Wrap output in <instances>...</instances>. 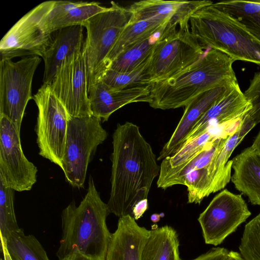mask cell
Segmentation results:
<instances>
[{"mask_svg":"<svg viewBox=\"0 0 260 260\" xmlns=\"http://www.w3.org/2000/svg\"><path fill=\"white\" fill-rule=\"evenodd\" d=\"M111 190L107 205L110 213L132 216L135 205L147 199L160 166L139 127L118 123L112 136ZM133 217V216H132Z\"/></svg>","mask_w":260,"mask_h":260,"instance_id":"6da1fadb","label":"cell"},{"mask_svg":"<svg viewBox=\"0 0 260 260\" xmlns=\"http://www.w3.org/2000/svg\"><path fill=\"white\" fill-rule=\"evenodd\" d=\"M110 213L90 176L87 193L79 205L73 201L62 211L58 260L75 252L92 260H106L112 235L106 223Z\"/></svg>","mask_w":260,"mask_h":260,"instance_id":"7a4b0ae2","label":"cell"},{"mask_svg":"<svg viewBox=\"0 0 260 260\" xmlns=\"http://www.w3.org/2000/svg\"><path fill=\"white\" fill-rule=\"evenodd\" d=\"M235 61L220 51L208 48L199 59L180 74L152 84L149 106L161 110L185 107L203 92L237 82L233 69Z\"/></svg>","mask_w":260,"mask_h":260,"instance_id":"3957f363","label":"cell"},{"mask_svg":"<svg viewBox=\"0 0 260 260\" xmlns=\"http://www.w3.org/2000/svg\"><path fill=\"white\" fill-rule=\"evenodd\" d=\"M212 4L197 10L189 19L190 30L201 46L220 51L235 61L260 66V42Z\"/></svg>","mask_w":260,"mask_h":260,"instance_id":"277c9868","label":"cell"},{"mask_svg":"<svg viewBox=\"0 0 260 260\" xmlns=\"http://www.w3.org/2000/svg\"><path fill=\"white\" fill-rule=\"evenodd\" d=\"M111 4L108 10L94 15L83 24L87 32L83 52L87 90L100 81L107 70V57L132 16L128 8L114 2Z\"/></svg>","mask_w":260,"mask_h":260,"instance_id":"5b68a950","label":"cell"},{"mask_svg":"<svg viewBox=\"0 0 260 260\" xmlns=\"http://www.w3.org/2000/svg\"><path fill=\"white\" fill-rule=\"evenodd\" d=\"M203 49L189 28L166 29L146 66L147 84L166 81L180 74L203 55Z\"/></svg>","mask_w":260,"mask_h":260,"instance_id":"8992f818","label":"cell"},{"mask_svg":"<svg viewBox=\"0 0 260 260\" xmlns=\"http://www.w3.org/2000/svg\"><path fill=\"white\" fill-rule=\"evenodd\" d=\"M101 121L93 116H69L66 143L60 168L67 181L78 188L83 187L88 165L98 146L108 137Z\"/></svg>","mask_w":260,"mask_h":260,"instance_id":"52a82bcc","label":"cell"},{"mask_svg":"<svg viewBox=\"0 0 260 260\" xmlns=\"http://www.w3.org/2000/svg\"><path fill=\"white\" fill-rule=\"evenodd\" d=\"M32 99L38 109L36 132L39 154L60 168L70 115L49 84H43Z\"/></svg>","mask_w":260,"mask_h":260,"instance_id":"ba28073f","label":"cell"},{"mask_svg":"<svg viewBox=\"0 0 260 260\" xmlns=\"http://www.w3.org/2000/svg\"><path fill=\"white\" fill-rule=\"evenodd\" d=\"M41 61L38 56L25 57L16 62L0 59V115L8 118L20 134L26 107L33 97V77Z\"/></svg>","mask_w":260,"mask_h":260,"instance_id":"9c48e42d","label":"cell"},{"mask_svg":"<svg viewBox=\"0 0 260 260\" xmlns=\"http://www.w3.org/2000/svg\"><path fill=\"white\" fill-rule=\"evenodd\" d=\"M250 215L242 194L223 190L214 197L198 218L205 243L220 244Z\"/></svg>","mask_w":260,"mask_h":260,"instance_id":"30bf717a","label":"cell"},{"mask_svg":"<svg viewBox=\"0 0 260 260\" xmlns=\"http://www.w3.org/2000/svg\"><path fill=\"white\" fill-rule=\"evenodd\" d=\"M52 1L43 2L22 16L0 42L1 59L22 56L42 57L51 34L44 29L42 20Z\"/></svg>","mask_w":260,"mask_h":260,"instance_id":"8fae6325","label":"cell"},{"mask_svg":"<svg viewBox=\"0 0 260 260\" xmlns=\"http://www.w3.org/2000/svg\"><path fill=\"white\" fill-rule=\"evenodd\" d=\"M37 172L22 151L20 134L8 118L0 115V180L15 191H28L37 182Z\"/></svg>","mask_w":260,"mask_h":260,"instance_id":"7c38bea8","label":"cell"},{"mask_svg":"<svg viewBox=\"0 0 260 260\" xmlns=\"http://www.w3.org/2000/svg\"><path fill=\"white\" fill-rule=\"evenodd\" d=\"M49 85L70 116H92L83 49L62 61Z\"/></svg>","mask_w":260,"mask_h":260,"instance_id":"4fadbf2b","label":"cell"},{"mask_svg":"<svg viewBox=\"0 0 260 260\" xmlns=\"http://www.w3.org/2000/svg\"><path fill=\"white\" fill-rule=\"evenodd\" d=\"M251 108L238 82L234 83L202 115L186 137L183 144L209 129L242 119Z\"/></svg>","mask_w":260,"mask_h":260,"instance_id":"5bb4252c","label":"cell"},{"mask_svg":"<svg viewBox=\"0 0 260 260\" xmlns=\"http://www.w3.org/2000/svg\"><path fill=\"white\" fill-rule=\"evenodd\" d=\"M212 3L210 1H140L128 8L132 14L128 24L158 17L171 20L169 28L177 26L189 28L191 15L200 8Z\"/></svg>","mask_w":260,"mask_h":260,"instance_id":"9a60e30c","label":"cell"},{"mask_svg":"<svg viewBox=\"0 0 260 260\" xmlns=\"http://www.w3.org/2000/svg\"><path fill=\"white\" fill-rule=\"evenodd\" d=\"M150 85H140L116 90L100 81L87 90L92 115L102 122L111 114L128 104L150 102Z\"/></svg>","mask_w":260,"mask_h":260,"instance_id":"2e32d148","label":"cell"},{"mask_svg":"<svg viewBox=\"0 0 260 260\" xmlns=\"http://www.w3.org/2000/svg\"><path fill=\"white\" fill-rule=\"evenodd\" d=\"M82 25H74L53 32L42 57L44 62L43 84H49L62 61L83 49L85 40Z\"/></svg>","mask_w":260,"mask_h":260,"instance_id":"e0dca14e","label":"cell"},{"mask_svg":"<svg viewBox=\"0 0 260 260\" xmlns=\"http://www.w3.org/2000/svg\"><path fill=\"white\" fill-rule=\"evenodd\" d=\"M150 230L139 226L131 215L119 217L112 235L106 260H141Z\"/></svg>","mask_w":260,"mask_h":260,"instance_id":"ac0fdd59","label":"cell"},{"mask_svg":"<svg viewBox=\"0 0 260 260\" xmlns=\"http://www.w3.org/2000/svg\"><path fill=\"white\" fill-rule=\"evenodd\" d=\"M231 85L203 92L185 106L182 117L171 137L160 151L157 160H162L173 154L181 147L186 137L202 115L225 93Z\"/></svg>","mask_w":260,"mask_h":260,"instance_id":"d6986e66","label":"cell"},{"mask_svg":"<svg viewBox=\"0 0 260 260\" xmlns=\"http://www.w3.org/2000/svg\"><path fill=\"white\" fill-rule=\"evenodd\" d=\"M98 2L52 1L43 18L45 31L51 34L62 28L82 25L90 17L109 9Z\"/></svg>","mask_w":260,"mask_h":260,"instance_id":"ffe728a7","label":"cell"},{"mask_svg":"<svg viewBox=\"0 0 260 260\" xmlns=\"http://www.w3.org/2000/svg\"><path fill=\"white\" fill-rule=\"evenodd\" d=\"M232 160L234 173L231 180L235 188L251 204L260 206V156L250 146Z\"/></svg>","mask_w":260,"mask_h":260,"instance_id":"44dd1931","label":"cell"},{"mask_svg":"<svg viewBox=\"0 0 260 260\" xmlns=\"http://www.w3.org/2000/svg\"><path fill=\"white\" fill-rule=\"evenodd\" d=\"M170 22V19L156 17L128 24L107 57V70L110 63L123 50L133 45L154 37L156 34H162Z\"/></svg>","mask_w":260,"mask_h":260,"instance_id":"7402d4cb","label":"cell"},{"mask_svg":"<svg viewBox=\"0 0 260 260\" xmlns=\"http://www.w3.org/2000/svg\"><path fill=\"white\" fill-rule=\"evenodd\" d=\"M177 231L166 225L150 230L141 260H181Z\"/></svg>","mask_w":260,"mask_h":260,"instance_id":"603a6c76","label":"cell"},{"mask_svg":"<svg viewBox=\"0 0 260 260\" xmlns=\"http://www.w3.org/2000/svg\"><path fill=\"white\" fill-rule=\"evenodd\" d=\"M212 4L235 20L260 42V0L225 1Z\"/></svg>","mask_w":260,"mask_h":260,"instance_id":"cb8c5ba5","label":"cell"},{"mask_svg":"<svg viewBox=\"0 0 260 260\" xmlns=\"http://www.w3.org/2000/svg\"><path fill=\"white\" fill-rule=\"evenodd\" d=\"M229 137L218 138L211 146L202 151L184 167L178 169L160 171L157 181V187L166 189L176 185H184L186 178L190 173L208 166L217 150Z\"/></svg>","mask_w":260,"mask_h":260,"instance_id":"d4e9b609","label":"cell"},{"mask_svg":"<svg viewBox=\"0 0 260 260\" xmlns=\"http://www.w3.org/2000/svg\"><path fill=\"white\" fill-rule=\"evenodd\" d=\"M4 240L12 260H50L38 240L32 235H25L21 228Z\"/></svg>","mask_w":260,"mask_h":260,"instance_id":"484cf974","label":"cell"},{"mask_svg":"<svg viewBox=\"0 0 260 260\" xmlns=\"http://www.w3.org/2000/svg\"><path fill=\"white\" fill-rule=\"evenodd\" d=\"M152 38L133 45L123 50L110 63V69L120 73L131 72L150 58L157 40Z\"/></svg>","mask_w":260,"mask_h":260,"instance_id":"4316f807","label":"cell"},{"mask_svg":"<svg viewBox=\"0 0 260 260\" xmlns=\"http://www.w3.org/2000/svg\"><path fill=\"white\" fill-rule=\"evenodd\" d=\"M148 60L135 70L129 73H120L108 69L103 73L100 81L116 90L149 85L144 75V70Z\"/></svg>","mask_w":260,"mask_h":260,"instance_id":"83f0119b","label":"cell"},{"mask_svg":"<svg viewBox=\"0 0 260 260\" xmlns=\"http://www.w3.org/2000/svg\"><path fill=\"white\" fill-rule=\"evenodd\" d=\"M14 191L0 180V236L4 239L20 229L14 211Z\"/></svg>","mask_w":260,"mask_h":260,"instance_id":"f1b7e54d","label":"cell"},{"mask_svg":"<svg viewBox=\"0 0 260 260\" xmlns=\"http://www.w3.org/2000/svg\"><path fill=\"white\" fill-rule=\"evenodd\" d=\"M239 249L244 260H260V212L245 225Z\"/></svg>","mask_w":260,"mask_h":260,"instance_id":"f546056e","label":"cell"},{"mask_svg":"<svg viewBox=\"0 0 260 260\" xmlns=\"http://www.w3.org/2000/svg\"><path fill=\"white\" fill-rule=\"evenodd\" d=\"M244 94L251 107L247 114L257 124L260 122V72L255 73Z\"/></svg>","mask_w":260,"mask_h":260,"instance_id":"4dcf8cb0","label":"cell"},{"mask_svg":"<svg viewBox=\"0 0 260 260\" xmlns=\"http://www.w3.org/2000/svg\"><path fill=\"white\" fill-rule=\"evenodd\" d=\"M228 253L224 248H213L191 260H226Z\"/></svg>","mask_w":260,"mask_h":260,"instance_id":"1f68e13d","label":"cell"},{"mask_svg":"<svg viewBox=\"0 0 260 260\" xmlns=\"http://www.w3.org/2000/svg\"><path fill=\"white\" fill-rule=\"evenodd\" d=\"M148 208L147 199H143L138 202L134 207L132 216L136 220L140 218Z\"/></svg>","mask_w":260,"mask_h":260,"instance_id":"d6a6232c","label":"cell"},{"mask_svg":"<svg viewBox=\"0 0 260 260\" xmlns=\"http://www.w3.org/2000/svg\"><path fill=\"white\" fill-rule=\"evenodd\" d=\"M62 260H92L88 257L79 253L75 252L74 253L64 258Z\"/></svg>","mask_w":260,"mask_h":260,"instance_id":"836d02e7","label":"cell"},{"mask_svg":"<svg viewBox=\"0 0 260 260\" xmlns=\"http://www.w3.org/2000/svg\"><path fill=\"white\" fill-rule=\"evenodd\" d=\"M1 238V250L4 256V260H12L9 254L8 253V251L7 249L5 242L3 238L0 237Z\"/></svg>","mask_w":260,"mask_h":260,"instance_id":"e575fe53","label":"cell"},{"mask_svg":"<svg viewBox=\"0 0 260 260\" xmlns=\"http://www.w3.org/2000/svg\"><path fill=\"white\" fill-rule=\"evenodd\" d=\"M251 146L260 156V131Z\"/></svg>","mask_w":260,"mask_h":260,"instance_id":"d590c367","label":"cell"},{"mask_svg":"<svg viewBox=\"0 0 260 260\" xmlns=\"http://www.w3.org/2000/svg\"><path fill=\"white\" fill-rule=\"evenodd\" d=\"M226 260H244L240 253L230 251H229Z\"/></svg>","mask_w":260,"mask_h":260,"instance_id":"8d00e7d4","label":"cell"},{"mask_svg":"<svg viewBox=\"0 0 260 260\" xmlns=\"http://www.w3.org/2000/svg\"><path fill=\"white\" fill-rule=\"evenodd\" d=\"M151 220L152 222L155 223L158 222L160 218V215L158 214H153L151 216Z\"/></svg>","mask_w":260,"mask_h":260,"instance_id":"74e56055","label":"cell"},{"mask_svg":"<svg viewBox=\"0 0 260 260\" xmlns=\"http://www.w3.org/2000/svg\"><path fill=\"white\" fill-rule=\"evenodd\" d=\"M1 260H4V259H3V258H1Z\"/></svg>","mask_w":260,"mask_h":260,"instance_id":"f35d334b","label":"cell"}]
</instances>
